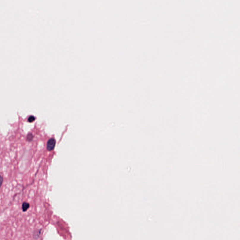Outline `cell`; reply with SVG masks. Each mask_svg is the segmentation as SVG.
<instances>
[{
	"mask_svg": "<svg viewBox=\"0 0 240 240\" xmlns=\"http://www.w3.org/2000/svg\"><path fill=\"white\" fill-rule=\"evenodd\" d=\"M2 182H3V178H2V177L0 175V187H1V184H2Z\"/></svg>",
	"mask_w": 240,
	"mask_h": 240,
	"instance_id": "obj_5",
	"label": "cell"
},
{
	"mask_svg": "<svg viewBox=\"0 0 240 240\" xmlns=\"http://www.w3.org/2000/svg\"><path fill=\"white\" fill-rule=\"evenodd\" d=\"M33 138H34V136L32 135V134L30 133L28 135L27 138V140H28V141H31V140H32Z\"/></svg>",
	"mask_w": 240,
	"mask_h": 240,
	"instance_id": "obj_4",
	"label": "cell"
},
{
	"mask_svg": "<svg viewBox=\"0 0 240 240\" xmlns=\"http://www.w3.org/2000/svg\"><path fill=\"white\" fill-rule=\"evenodd\" d=\"M35 120V117L34 116H31L29 117L28 121L29 122H32L34 121Z\"/></svg>",
	"mask_w": 240,
	"mask_h": 240,
	"instance_id": "obj_3",
	"label": "cell"
},
{
	"mask_svg": "<svg viewBox=\"0 0 240 240\" xmlns=\"http://www.w3.org/2000/svg\"><path fill=\"white\" fill-rule=\"evenodd\" d=\"M30 207V204L28 203L23 202L22 205V209L23 211H26L27 210L29 209Z\"/></svg>",
	"mask_w": 240,
	"mask_h": 240,
	"instance_id": "obj_2",
	"label": "cell"
},
{
	"mask_svg": "<svg viewBox=\"0 0 240 240\" xmlns=\"http://www.w3.org/2000/svg\"><path fill=\"white\" fill-rule=\"evenodd\" d=\"M56 141L55 138H50L48 143H47V148L49 151H51L53 149L55 148V146H56Z\"/></svg>",
	"mask_w": 240,
	"mask_h": 240,
	"instance_id": "obj_1",
	"label": "cell"
}]
</instances>
